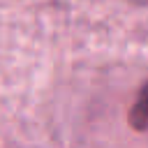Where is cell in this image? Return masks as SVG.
I'll return each mask as SVG.
<instances>
[{
	"label": "cell",
	"mask_w": 148,
	"mask_h": 148,
	"mask_svg": "<svg viewBox=\"0 0 148 148\" xmlns=\"http://www.w3.org/2000/svg\"><path fill=\"white\" fill-rule=\"evenodd\" d=\"M127 120L136 132H148V81L141 86V90L127 113Z\"/></svg>",
	"instance_id": "obj_1"
},
{
	"label": "cell",
	"mask_w": 148,
	"mask_h": 148,
	"mask_svg": "<svg viewBox=\"0 0 148 148\" xmlns=\"http://www.w3.org/2000/svg\"><path fill=\"white\" fill-rule=\"evenodd\" d=\"M130 2H134V5H148V0H130Z\"/></svg>",
	"instance_id": "obj_2"
}]
</instances>
